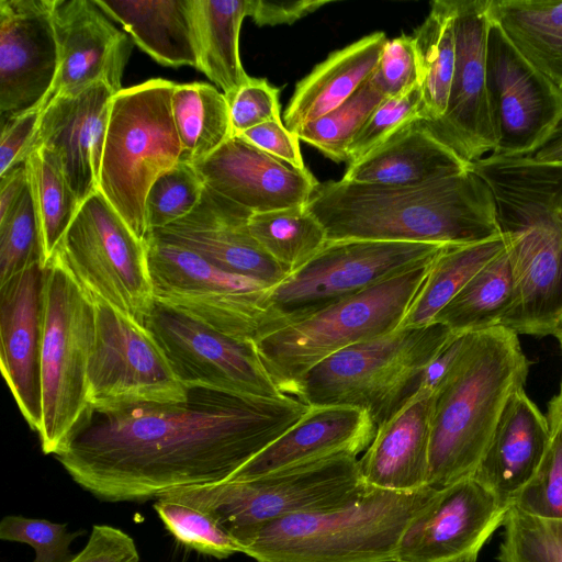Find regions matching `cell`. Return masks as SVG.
Returning <instances> with one entry per match:
<instances>
[{"mask_svg": "<svg viewBox=\"0 0 562 562\" xmlns=\"http://www.w3.org/2000/svg\"><path fill=\"white\" fill-rule=\"evenodd\" d=\"M470 168L493 193L513 270V300L501 326L552 335L562 321V164L487 155Z\"/></svg>", "mask_w": 562, "mask_h": 562, "instance_id": "3", "label": "cell"}, {"mask_svg": "<svg viewBox=\"0 0 562 562\" xmlns=\"http://www.w3.org/2000/svg\"><path fill=\"white\" fill-rule=\"evenodd\" d=\"M434 392L420 386L389 419L378 426L358 459L368 488L412 493L427 487Z\"/></svg>", "mask_w": 562, "mask_h": 562, "instance_id": "26", "label": "cell"}, {"mask_svg": "<svg viewBox=\"0 0 562 562\" xmlns=\"http://www.w3.org/2000/svg\"><path fill=\"white\" fill-rule=\"evenodd\" d=\"M27 184L25 165L20 164L0 177V221L9 216Z\"/></svg>", "mask_w": 562, "mask_h": 562, "instance_id": "53", "label": "cell"}, {"mask_svg": "<svg viewBox=\"0 0 562 562\" xmlns=\"http://www.w3.org/2000/svg\"><path fill=\"white\" fill-rule=\"evenodd\" d=\"M146 241L156 305L240 341L255 342L286 322L272 307V288L265 283L158 237Z\"/></svg>", "mask_w": 562, "mask_h": 562, "instance_id": "11", "label": "cell"}, {"mask_svg": "<svg viewBox=\"0 0 562 562\" xmlns=\"http://www.w3.org/2000/svg\"><path fill=\"white\" fill-rule=\"evenodd\" d=\"M498 562H562V520L542 519L510 506Z\"/></svg>", "mask_w": 562, "mask_h": 562, "instance_id": "42", "label": "cell"}, {"mask_svg": "<svg viewBox=\"0 0 562 562\" xmlns=\"http://www.w3.org/2000/svg\"><path fill=\"white\" fill-rule=\"evenodd\" d=\"M490 0H452L456 61L447 109L425 126L463 160L472 164L492 154L496 138L486 92Z\"/></svg>", "mask_w": 562, "mask_h": 562, "instance_id": "18", "label": "cell"}, {"mask_svg": "<svg viewBox=\"0 0 562 562\" xmlns=\"http://www.w3.org/2000/svg\"><path fill=\"white\" fill-rule=\"evenodd\" d=\"M470 166L417 119L358 161L349 164L341 179L405 187L452 177L469 170Z\"/></svg>", "mask_w": 562, "mask_h": 562, "instance_id": "28", "label": "cell"}, {"mask_svg": "<svg viewBox=\"0 0 562 562\" xmlns=\"http://www.w3.org/2000/svg\"><path fill=\"white\" fill-rule=\"evenodd\" d=\"M204 187L194 165L189 161L180 160L164 171L153 182L145 200L148 236L189 215L199 204Z\"/></svg>", "mask_w": 562, "mask_h": 562, "instance_id": "41", "label": "cell"}, {"mask_svg": "<svg viewBox=\"0 0 562 562\" xmlns=\"http://www.w3.org/2000/svg\"><path fill=\"white\" fill-rule=\"evenodd\" d=\"M431 263L288 321L259 337L257 351L279 387L296 397L297 383L315 364L349 346L400 328Z\"/></svg>", "mask_w": 562, "mask_h": 562, "instance_id": "7", "label": "cell"}, {"mask_svg": "<svg viewBox=\"0 0 562 562\" xmlns=\"http://www.w3.org/2000/svg\"><path fill=\"white\" fill-rule=\"evenodd\" d=\"M53 23L58 47V69L53 87L40 105L95 82L115 93L132 46L93 0H54Z\"/></svg>", "mask_w": 562, "mask_h": 562, "instance_id": "20", "label": "cell"}, {"mask_svg": "<svg viewBox=\"0 0 562 562\" xmlns=\"http://www.w3.org/2000/svg\"><path fill=\"white\" fill-rule=\"evenodd\" d=\"M420 67L423 106L419 119L432 122L446 109L456 61L452 0H435L414 32Z\"/></svg>", "mask_w": 562, "mask_h": 562, "instance_id": "36", "label": "cell"}, {"mask_svg": "<svg viewBox=\"0 0 562 562\" xmlns=\"http://www.w3.org/2000/svg\"><path fill=\"white\" fill-rule=\"evenodd\" d=\"M367 490L358 458L339 456L250 480L173 488L159 497L209 512L239 543L281 518L349 505Z\"/></svg>", "mask_w": 562, "mask_h": 562, "instance_id": "10", "label": "cell"}, {"mask_svg": "<svg viewBox=\"0 0 562 562\" xmlns=\"http://www.w3.org/2000/svg\"><path fill=\"white\" fill-rule=\"evenodd\" d=\"M248 0H193L199 68L226 98L249 76L239 56V33Z\"/></svg>", "mask_w": 562, "mask_h": 562, "instance_id": "32", "label": "cell"}, {"mask_svg": "<svg viewBox=\"0 0 562 562\" xmlns=\"http://www.w3.org/2000/svg\"><path fill=\"white\" fill-rule=\"evenodd\" d=\"M452 335L432 322L349 346L310 369L295 396L308 406L360 408L378 427L418 391L426 367Z\"/></svg>", "mask_w": 562, "mask_h": 562, "instance_id": "6", "label": "cell"}, {"mask_svg": "<svg viewBox=\"0 0 562 562\" xmlns=\"http://www.w3.org/2000/svg\"><path fill=\"white\" fill-rule=\"evenodd\" d=\"M43 109L40 106L2 122L0 139V177L24 162L26 150L37 130Z\"/></svg>", "mask_w": 562, "mask_h": 562, "instance_id": "50", "label": "cell"}, {"mask_svg": "<svg viewBox=\"0 0 562 562\" xmlns=\"http://www.w3.org/2000/svg\"><path fill=\"white\" fill-rule=\"evenodd\" d=\"M447 246L370 239L327 241L306 265L270 290V302L286 322L296 319L429 265Z\"/></svg>", "mask_w": 562, "mask_h": 562, "instance_id": "14", "label": "cell"}, {"mask_svg": "<svg viewBox=\"0 0 562 562\" xmlns=\"http://www.w3.org/2000/svg\"><path fill=\"white\" fill-rule=\"evenodd\" d=\"M35 263L41 265V241L27 179L19 203L0 221V285Z\"/></svg>", "mask_w": 562, "mask_h": 562, "instance_id": "43", "label": "cell"}, {"mask_svg": "<svg viewBox=\"0 0 562 562\" xmlns=\"http://www.w3.org/2000/svg\"><path fill=\"white\" fill-rule=\"evenodd\" d=\"M54 0H0L2 122L37 108L58 69Z\"/></svg>", "mask_w": 562, "mask_h": 562, "instance_id": "19", "label": "cell"}, {"mask_svg": "<svg viewBox=\"0 0 562 562\" xmlns=\"http://www.w3.org/2000/svg\"><path fill=\"white\" fill-rule=\"evenodd\" d=\"M145 325L187 389L245 397L283 398L254 341H240L156 305Z\"/></svg>", "mask_w": 562, "mask_h": 562, "instance_id": "16", "label": "cell"}, {"mask_svg": "<svg viewBox=\"0 0 562 562\" xmlns=\"http://www.w3.org/2000/svg\"><path fill=\"white\" fill-rule=\"evenodd\" d=\"M514 293L507 248L480 269L436 315L453 334L479 333L499 326Z\"/></svg>", "mask_w": 562, "mask_h": 562, "instance_id": "34", "label": "cell"}, {"mask_svg": "<svg viewBox=\"0 0 562 562\" xmlns=\"http://www.w3.org/2000/svg\"><path fill=\"white\" fill-rule=\"evenodd\" d=\"M176 83L156 78L123 88L111 102L98 190L142 240L153 182L182 158L171 97Z\"/></svg>", "mask_w": 562, "mask_h": 562, "instance_id": "8", "label": "cell"}, {"mask_svg": "<svg viewBox=\"0 0 562 562\" xmlns=\"http://www.w3.org/2000/svg\"><path fill=\"white\" fill-rule=\"evenodd\" d=\"M510 506L533 517L562 520L561 434L552 431L551 446L541 467Z\"/></svg>", "mask_w": 562, "mask_h": 562, "instance_id": "46", "label": "cell"}, {"mask_svg": "<svg viewBox=\"0 0 562 562\" xmlns=\"http://www.w3.org/2000/svg\"><path fill=\"white\" fill-rule=\"evenodd\" d=\"M114 94L105 83L95 82L79 91L54 98L44 106L26 150L25 159L40 147L52 151L81 203L98 191Z\"/></svg>", "mask_w": 562, "mask_h": 562, "instance_id": "21", "label": "cell"}, {"mask_svg": "<svg viewBox=\"0 0 562 562\" xmlns=\"http://www.w3.org/2000/svg\"><path fill=\"white\" fill-rule=\"evenodd\" d=\"M532 157L542 162L562 164V133L539 149Z\"/></svg>", "mask_w": 562, "mask_h": 562, "instance_id": "54", "label": "cell"}, {"mask_svg": "<svg viewBox=\"0 0 562 562\" xmlns=\"http://www.w3.org/2000/svg\"><path fill=\"white\" fill-rule=\"evenodd\" d=\"M162 66L199 68L193 0H93Z\"/></svg>", "mask_w": 562, "mask_h": 562, "instance_id": "30", "label": "cell"}, {"mask_svg": "<svg viewBox=\"0 0 562 562\" xmlns=\"http://www.w3.org/2000/svg\"><path fill=\"white\" fill-rule=\"evenodd\" d=\"M154 509L183 546L216 559L240 553L237 541L209 512L164 497L156 498Z\"/></svg>", "mask_w": 562, "mask_h": 562, "instance_id": "40", "label": "cell"}, {"mask_svg": "<svg viewBox=\"0 0 562 562\" xmlns=\"http://www.w3.org/2000/svg\"><path fill=\"white\" fill-rule=\"evenodd\" d=\"M387 38L374 32L337 49L302 78L288 103L283 124L299 134L348 100L374 72Z\"/></svg>", "mask_w": 562, "mask_h": 562, "instance_id": "29", "label": "cell"}, {"mask_svg": "<svg viewBox=\"0 0 562 562\" xmlns=\"http://www.w3.org/2000/svg\"><path fill=\"white\" fill-rule=\"evenodd\" d=\"M238 136L296 169H306L299 136L290 132L281 120L266 122Z\"/></svg>", "mask_w": 562, "mask_h": 562, "instance_id": "51", "label": "cell"}, {"mask_svg": "<svg viewBox=\"0 0 562 562\" xmlns=\"http://www.w3.org/2000/svg\"><path fill=\"white\" fill-rule=\"evenodd\" d=\"M78 531H69L66 524H57L42 518L9 515L0 522V539L25 543L35 551L33 562H68L72 541Z\"/></svg>", "mask_w": 562, "mask_h": 562, "instance_id": "45", "label": "cell"}, {"mask_svg": "<svg viewBox=\"0 0 562 562\" xmlns=\"http://www.w3.org/2000/svg\"><path fill=\"white\" fill-rule=\"evenodd\" d=\"M37 215L41 267L52 258L81 202L70 188L56 157L40 147L24 160Z\"/></svg>", "mask_w": 562, "mask_h": 562, "instance_id": "37", "label": "cell"}, {"mask_svg": "<svg viewBox=\"0 0 562 562\" xmlns=\"http://www.w3.org/2000/svg\"><path fill=\"white\" fill-rule=\"evenodd\" d=\"M233 136L270 121L281 120L279 89L265 78H252L226 98Z\"/></svg>", "mask_w": 562, "mask_h": 562, "instance_id": "48", "label": "cell"}, {"mask_svg": "<svg viewBox=\"0 0 562 562\" xmlns=\"http://www.w3.org/2000/svg\"><path fill=\"white\" fill-rule=\"evenodd\" d=\"M248 229L289 274L306 265L328 241L323 225L305 206L254 213Z\"/></svg>", "mask_w": 562, "mask_h": 562, "instance_id": "38", "label": "cell"}, {"mask_svg": "<svg viewBox=\"0 0 562 562\" xmlns=\"http://www.w3.org/2000/svg\"><path fill=\"white\" fill-rule=\"evenodd\" d=\"M436 490L368 488L344 507L270 522L238 544L256 562H394L403 533Z\"/></svg>", "mask_w": 562, "mask_h": 562, "instance_id": "5", "label": "cell"}, {"mask_svg": "<svg viewBox=\"0 0 562 562\" xmlns=\"http://www.w3.org/2000/svg\"><path fill=\"white\" fill-rule=\"evenodd\" d=\"M53 256L90 296L145 325L156 306L147 241L99 190L81 203Z\"/></svg>", "mask_w": 562, "mask_h": 562, "instance_id": "12", "label": "cell"}, {"mask_svg": "<svg viewBox=\"0 0 562 562\" xmlns=\"http://www.w3.org/2000/svg\"><path fill=\"white\" fill-rule=\"evenodd\" d=\"M329 2L328 0H248V16L259 26L292 24Z\"/></svg>", "mask_w": 562, "mask_h": 562, "instance_id": "52", "label": "cell"}, {"mask_svg": "<svg viewBox=\"0 0 562 562\" xmlns=\"http://www.w3.org/2000/svg\"><path fill=\"white\" fill-rule=\"evenodd\" d=\"M530 362L504 326L474 334L456 368L434 392L427 485L440 490L474 474L512 394Z\"/></svg>", "mask_w": 562, "mask_h": 562, "instance_id": "4", "label": "cell"}, {"mask_svg": "<svg viewBox=\"0 0 562 562\" xmlns=\"http://www.w3.org/2000/svg\"><path fill=\"white\" fill-rule=\"evenodd\" d=\"M547 418L551 430L562 435V381L558 394L548 404Z\"/></svg>", "mask_w": 562, "mask_h": 562, "instance_id": "55", "label": "cell"}, {"mask_svg": "<svg viewBox=\"0 0 562 562\" xmlns=\"http://www.w3.org/2000/svg\"><path fill=\"white\" fill-rule=\"evenodd\" d=\"M43 268L35 263L0 285L3 378L33 431L42 423L40 376Z\"/></svg>", "mask_w": 562, "mask_h": 562, "instance_id": "24", "label": "cell"}, {"mask_svg": "<svg viewBox=\"0 0 562 562\" xmlns=\"http://www.w3.org/2000/svg\"><path fill=\"white\" fill-rule=\"evenodd\" d=\"M303 401L190 389L179 403L90 408L56 456L105 502H144L229 481L308 411Z\"/></svg>", "mask_w": 562, "mask_h": 562, "instance_id": "1", "label": "cell"}, {"mask_svg": "<svg viewBox=\"0 0 562 562\" xmlns=\"http://www.w3.org/2000/svg\"><path fill=\"white\" fill-rule=\"evenodd\" d=\"M552 335L558 339L560 347L562 349V321L558 324Z\"/></svg>", "mask_w": 562, "mask_h": 562, "instance_id": "56", "label": "cell"}, {"mask_svg": "<svg viewBox=\"0 0 562 562\" xmlns=\"http://www.w3.org/2000/svg\"><path fill=\"white\" fill-rule=\"evenodd\" d=\"M464 562H476V561H464Z\"/></svg>", "mask_w": 562, "mask_h": 562, "instance_id": "57", "label": "cell"}, {"mask_svg": "<svg viewBox=\"0 0 562 562\" xmlns=\"http://www.w3.org/2000/svg\"><path fill=\"white\" fill-rule=\"evenodd\" d=\"M487 15L533 67L562 89V1L490 0Z\"/></svg>", "mask_w": 562, "mask_h": 562, "instance_id": "31", "label": "cell"}, {"mask_svg": "<svg viewBox=\"0 0 562 562\" xmlns=\"http://www.w3.org/2000/svg\"><path fill=\"white\" fill-rule=\"evenodd\" d=\"M509 507L473 475L436 490L407 526L394 562L476 561Z\"/></svg>", "mask_w": 562, "mask_h": 562, "instance_id": "17", "label": "cell"}, {"mask_svg": "<svg viewBox=\"0 0 562 562\" xmlns=\"http://www.w3.org/2000/svg\"><path fill=\"white\" fill-rule=\"evenodd\" d=\"M505 249L503 235L473 244L447 246L430 265L427 278L400 328L432 323L468 281Z\"/></svg>", "mask_w": 562, "mask_h": 562, "instance_id": "33", "label": "cell"}, {"mask_svg": "<svg viewBox=\"0 0 562 562\" xmlns=\"http://www.w3.org/2000/svg\"><path fill=\"white\" fill-rule=\"evenodd\" d=\"M551 441L547 416L520 387L505 405L473 476L510 506L538 472Z\"/></svg>", "mask_w": 562, "mask_h": 562, "instance_id": "27", "label": "cell"}, {"mask_svg": "<svg viewBox=\"0 0 562 562\" xmlns=\"http://www.w3.org/2000/svg\"><path fill=\"white\" fill-rule=\"evenodd\" d=\"M251 214L205 186L199 204L189 215L149 236L177 244L228 272L273 288L289 273L251 236Z\"/></svg>", "mask_w": 562, "mask_h": 562, "instance_id": "22", "label": "cell"}, {"mask_svg": "<svg viewBox=\"0 0 562 562\" xmlns=\"http://www.w3.org/2000/svg\"><path fill=\"white\" fill-rule=\"evenodd\" d=\"M422 87L398 98H385L372 112L348 148L347 162L361 159L405 125L419 119Z\"/></svg>", "mask_w": 562, "mask_h": 562, "instance_id": "44", "label": "cell"}, {"mask_svg": "<svg viewBox=\"0 0 562 562\" xmlns=\"http://www.w3.org/2000/svg\"><path fill=\"white\" fill-rule=\"evenodd\" d=\"M486 92L496 138L490 155L533 156L562 133V89L533 67L491 21Z\"/></svg>", "mask_w": 562, "mask_h": 562, "instance_id": "15", "label": "cell"}, {"mask_svg": "<svg viewBox=\"0 0 562 562\" xmlns=\"http://www.w3.org/2000/svg\"><path fill=\"white\" fill-rule=\"evenodd\" d=\"M68 562H139L134 539L120 528L94 525L86 546Z\"/></svg>", "mask_w": 562, "mask_h": 562, "instance_id": "49", "label": "cell"}, {"mask_svg": "<svg viewBox=\"0 0 562 562\" xmlns=\"http://www.w3.org/2000/svg\"><path fill=\"white\" fill-rule=\"evenodd\" d=\"M92 297L94 337L88 367L90 408L179 403L189 389L179 380L150 329L108 302Z\"/></svg>", "mask_w": 562, "mask_h": 562, "instance_id": "13", "label": "cell"}, {"mask_svg": "<svg viewBox=\"0 0 562 562\" xmlns=\"http://www.w3.org/2000/svg\"><path fill=\"white\" fill-rule=\"evenodd\" d=\"M372 79L385 98H398L422 87L420 60L413 35L386 41Z\"/></svg>", "mask_w": 562, "mask_h": 562, "instance_id": "47", "label": "cell"}, {"mask_svg": "<svg viewBox=\"0 0 562 562\" xmlns=\"http://www.w3.org/2000/svg\"><path fill=\"white\" fill-rule=\"evenodd\" d=\"M181 160L196 164L233 136L228 101L206 82L176 83L171 97Z\"/></svg>", "mask_w": 562, "mask_h": 562, "instance_id": "35", "label": "cell"}, {"mask_svg": "<svg viewBox=\"0 0 562 562\" xmlns=\"http://www.w3.org/2000/svg\"><path fill=\"white\" fill-rule=\"evenodd\" d=\"M376 428L371 416L357 407L310 406L297 423L251 459L229 481L250 480L339 456L358 458L372 442Z\"/></svg>", "mask_w": 562, "mask_h": 562, "instance_id": "25", "label": "cell"}, {"mask_svg": "<svg viewBox=\"0 0 562 562\" xmlns=\"http://www.w3.org/2000/svg\"><path fill=\"white\" fill-rule=\"evenodd\" d=\"M94 337L92 297L61 261L43 268L40 376L41 449L56 456L90 409L88 367Z\"/></svg>", "mask_w": 562, "mask_h": 562, "instance_id": "9", "label": "cell"}, {"mask_svg": "<svg viewBox=\"0 0 562 562\" xmlns=\"http://www.w3.org/2000/svg\"><path fill=\"white\" fill-rule=\"evenodd\" d=\"M305 207L328 241L465 245L502 235L493 193L471 168L405 187L331 180L318 183Z\"/></svg>", "mask_w": 562, "mask_h": 562, "instance_id": "2", "label": "cell"}, {"mask_svg": "<svg viewBox=\"0 0 562 562\" xmlns=\"http://www.w3.org/2000/svg\"><path fill=\"white\" fill-rule=\"evenodd\" d=\"M384 99L371 76L338 108L303 126L297 136L327 158L347 161L350 144Z\"/></svg>", "mask_w": 562, "mask_h": 562, "instance_id": "39", "label": "cell"}, {"mask_svg": "<svg viewBox=\"0 0 562 562\" xmlns=\"http://www.w3.org/2000/svg\"><path fill=\"white\" fill-rule=\"evenodd\" d=\"M204 184L254 213L305 206L318 181L239 136L194 164Z\"/></svg>", "mask_w": 562, "mask_h": 562, "instance_id": "23", "label": "cell"}]
</instances>
